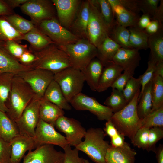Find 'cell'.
Segmentation results:
<instances>
[{
	"label": "cell",
	"mask_w": 163,
	"mask_h": 163,
	"mask_svg": "<svg viewBox=\"0 0 163 163\" xmlns=\"http://www.w3.org/2000/svg\"><path fill=\"white\" fill-rule=\"evenodd\" d=\"M34 97V93L29 85L18 75H15L6 104L7 109L6 113L16 121Z\"/></svg>",
	"instance_id": "1"
},
{
	"label": "cell",
	"mask_w": 163,
	"mask_h": 163,
	"mask_svg": "<svg viewBox=\"0 0 163 163\" xmlns=\"http://www.w3.org/2000/svg\"><path fill=\"white\" fill-rule=\"evenodd\" d=\"M139 90L132 99L123 109L113 113L110 120L119 133L128 137L131 141L139 129V118L137 107Z\"/></svg>",
	"instance_id": "2"
},
{
	"label": "cell",
	"mask_w": 163,
	"mask_h": 163,
	"mask_svg": "<svg viewBox=\"0 0 163 163\" xmlns=\"http://www.w3.org/2000/svg\"><path fill=\"white\" fill-rule=\"evenodd\" d=\"M104 131L99 128H90L86 130L82 141L75 148L86 154L95 163H106L105 156L110 145L104 140Z\"/></svg>",
	"instance_id": "3"
},
{
	"label": "cell",
	"mask_w": 163,
	"mask_h": 163,
	"mask_svg": "<svg viewBox=\"0 0 163 163\" xmlns=\"http://www.w3.org/2000/svg\"><path fill=\"white\" fill-rule=\"evenodd\" d=\"M33 52L37 57L33 69H41L55 74L71 67L67 54L54 43H51L40 50Z\"/></svg>",
	"instance_id": "4"
},
{
	"label": "cell",
	"mask_w": 163,
	"mask_h": 163,
	"mask_svg": "<svg viewBox=\"0 0 163 163\" xmlns=\"http://www.w3.org/2000/svg\"><path fill=\"white\" fill-rule=\"evenodd\" d=\"M58 47L67 54L71 67L80 70L97 56V48L87 39H80L75 43Z\"/></svg>",
	"instance_id": "5"
},
{
	"label": "cell",
	"mask_w": 163,
	"mask_h": 163,
	"mask_svg": "<svg viewBox=\"0 0 163 163\" xmlns=\"http://www.w3.org/2000/svg\"><path fill=\"white\" fill-rule=\"evenodd\" d=\"M89 14L87 26L88 39L97 48L107 37H109L113 26L104 20L97 0H89Z\"/></svg>",
	"instance_id": "6"
},
{
	"label": "cell",
	"mask_w": 163,
	"mask_h": 163,
	"mask_svg": "<svg viewBox=\"0 0 163 163\" xmlns=\"http://www.w3.org/2000/svg\"><path fill=\"white\" fill-rule=\"evenodd\" d=\"M54 80L69 103L73 97L81 92L85 81L81 71L72 67L54 74Z\"/></svg>",
	"instance_id": "7"
},
{
	"label": "cell",
	"mask_w": 163,
	"mask_h": 163,
	"mask_svg": "<svg viewBox=\"0 0 163 163\" xmlns=\"http://www.w3.org/2000/svg\"><path fill=\"white\" fill-rule=\"evenodd\" d=\"M37 27L59 47L75 43L80 39L62 26L57 18L43 20Z\"/></svg>",
	"instance_id": "8"
},
{
	"label": "cell",
	"mask_w": 163,
	"mask_h": 163,
	"mask_svg": "<svg viewBox=\"0 0 163 163\" xmlns=\"http://www.w3.org/2000/svg\"><path fill=\"white\" fill-rule=\"evenodd\" d=\"M53 72L39 68H34L20 72L17 74L31 88L35 97L41 100L51 82L54 80Z\"/></svg>",
	"instance_id": "9"
},
{
	"label": "cell",
	"mask_w": 163,
	"mask_h": 163,
	"mask_svg": "<svg viewBox=\"0 0 163 163\" xmlns=\"http://www.w3.org/2000/svg\"><path fill=\"white\" fill-rule=\"evenodd\" d=\"M53 6L51 1L28 0L20 8L24 14L30 17L34 26L37 27L43 20L56 18Z\"/></svg>",
	"instance_id": "10"
},
{
	"label": "cell",
	"mask_w": 163,
	"mask_h": 163,
	"mask_svg": "<svg viewBox=\"0 0 163 163\" xmlns=\"http://www.w3.org/2000/svg\"><path fill=\"white\" fill-rule=\"evenodd\" d=\"M69 103L76 110H88L101 121L110 119L113 114L110 108L100 104L95 98L81 92L73 97Z\"/></svg>",
	"instance_id": "11"
},
{
	"label": "cell",
	"mask_w": 163,
	"mask_h": 163,
	"mask_svg": "<svg viewBox=\"0 0 163 163\" xmlns=\"http://www.w3.org/2000/svg\"><path fill=\"white\" fill-rule=\"evenodd\" d=\"M40 100L34 97L15 121L20 135L34 137L35 129L40 119L39 108Z\"/></svg>",
	"instance_id": "12"
},
{
	"label": "cell",
	"mask_w": 163,
	"mask_h": 163,
	"mask_svg": "<svg viewBox=\"0 0 163 163\" xmlns=\"http://www.w3.org/2000/svg\"><path fill=\"white\" fill-rule=\"evenodd\" d=\"M54 127L65 134L69 145L75 147L82 141L86 132L78 121L64 115L60 116L56 120Z\"/></svg>",
	"instance_id": "13"
},
{
	"label": "cell",
	"mask_w": 163,
	"mask_h": 163,
	"mask_svg": "<svg viewBox=\"0 0 163 163\" xmlns=\"http://www.w3.org/2000/svg\"><path fill=\"white\" fill-rule=\"evenodd\" d=\"M33 139L36 148L41 145L49 144L64 149L69 145L65 136L57 132L54 126L40 119L35 129Z\"/></svg>",
	"instance_id": "14"
},
{
	"label": "cell",
	"mask_w": 163,
	"mask_h": 163,
	"mask_svg": "<svg viewBox=\"0 0 163 163\" xmlns=\"http://www.w3.org/2000/svg\"><path fill=\"white\" fill-rule=\"evenodd\" d=\"M30 150L23 163H63L64 152L56 150L54 145L44 144Z\"/></svg>",
	"instance_id": "15"
},
{
	"label": "cell",
	"mask_w": 163,
	"mask_h": 163,
	"mask_svg": "<svg viewBox=\"0 0 163 163\" xmlns=\"http://www.w3.org/2000/svg\"><path fill=\"white\" fill-rule=\"evenodd\" d=\"M55 7L59 23L70 29L78 11L81 1L79 0H52Z\"/></svg>",
	"instance_id": "16"
},
{
	"label": "cell",
	"mask_w": 163,
	"mask_h": 163,
	"mask_svg": "<svg viewBox=\"0 0 163 163\" xmlns=\"http://www.w3.org/2000/svg\"><path fill=\"white\" fill-rule=\"evenodd\" d=\"M139 50L135 49L120 48L114 56L113 62L123 70L134 73L141 59Z\"/></svg>",
	"instance_id": "17"
},
{
	"label": "cell",
	"mask_w": 163,
	"mask_h": 163,
	"mask_svg": "<svg viewBox=\"0 0 163 163\" xmlns=\"http://www.w3.org/2000/svg\"><path fill=\"white\" fill-rule=\"evenodd\" d=\"M136 152L126 142L121 146L110 145L105 156L106 163H134Z\"/></svg>",
	"instance_id": "18"
},
{
	"label": "cell",
	"mask_w": 163,
	"mask_h": 163,
	"mask_svg": "<svg viewBox=\"0 0 163 163\" xmlns=\"http://www.w3.org/2000/svg\"><path fill=\"white\" fill-rule=\"evenodd\" d=\"M9 142L11 147L10 163H20L27 151L36 148L33 138L21 135Z\"/></svg>",
	"instance_id": "19"
},
{
	"label": "cell",
	"mask_w": 163,
	"mask_h": 163,
	"mask_svg": "<svg viewBox=\"0 0 163 163\" xmlns=\"http://www.w3.org/2000/svg\"><path fill=\"white\" fill-rule=\"evenodd\" d=\"M89 14V0L83 1L70 29L80 39H88L87 26Z\"/></svg>",
	"instance_id": "20"
},
{
	"label": "cell",
	"mask_w": 163,
	"mask_h": 163,
	"mask_svg": "<svg viewBox=\"0 0 163 163\" xmlns=\"http://www.w3.org/2000/svg\"><path fill=\"white\" fill-rule=\"evenodd\" d=\"M123 70L121 67L113 62L105 66L103 69L96 91L102 92L111 87Z\"/></svg>",
	"instance_id": "21"
},
{
	"label": "cell",
	"mask_w": 163,
	"mask_h": 163,
	"mask_svg": "<svg viewBox=\"0 0 163 163\" xmlns=\"http://www.w3.org/2000/svg\"><path fill=\"white\" fill-rule=\"evenodd\" d=\"M23 40L28 41L30 46L29 49L32 52L40 50L51 44L50 39L39 28L34 26L31 30L24 34Z\"/></svg>",
	"instance_id": "22"
},
{
	"label": "cell",
	"mask_w": 163,
	"mask_h": 163,
	"mask_svg": "<svg viewBox=\"0 0 163 163\" xmlns=\"http://www.w3.org/2000/svg\"><path fill=\"white\" fill-rule=\"evenodd\" d=\"M63 110L54 104L43 98L39 108L40 119L54 127L56 120L64 115Z\"/></svg>",
	"instance_id": "23"
},
{
	"label": "cell",
	"mask_w": 163,
	"mask_h": 163,
	"mask_svg": "<svg viewBox=\"0 0 163 163\" xmlns=\"http://www.w3.org/2000/svg\"><path fill=\"white\" fill-rule=\"evenodd\" d=\"M44 99L62 110H69L72 107L66 99L58 84L54 80L50 83L44 93Z\"/></svg>",
	"instance_id": "24"
},
{
	"label": "cell",
	"mask_w": 163,
	"mask_h": 163,
	"mask_svg": "<svg viewBox=\"0 0 163 163\" xmlns=\"http://www.w3.org/2000/svg\"><path fill=\"white\" fill-rule=\"evenodd\" d=\"M32 69L23 65L10 55L3 48H0V74L10 73L17 75Z\"/></svg>",
	"instance_id": "25"
},
{
	"label": "cell",
	"mask_w": 163,
	"mask_h": 163,
	"mask_svg": "<svg viewBox=\"0 0 163 163\" xmlns=\"http://www.w3.org/2000/svg\"><path fill=\"white\" fill-rule=\"evenodd\" d=\"M103 66L98 59H93L85 68L81 70L85 81L93 91H96Z\"/></svg>",
	"instance_id": "26"
},
{
	"label": "cell",
	"mask_w": 163,
	"mask_h": 163,
	"mask_svg": "<svg viewBox=\"0 0 163 163\" xmlns=\"http://www.w3.org/2000/svg\"><path fill=\"white\" fill-rule=\"evenodd\" d=\"M148 44L150 50V59L156 63L163 62V25L155 33L149 35Z\"/></svg>",
	"instance_id": "27"
},
{
	"label": "cell",
	"mask_w": 163,
	"mask_h": 163,
	"mask_svg": "<svg viewBox=\"0 0 163 163\" xmlns=\"http://www.w3.org/2000/svg\"><path fill=\"white\" fill-rule=\"evenodd\" d=\"M120 46L109 37H107L97 48V57L103 66L113 62V58Z\"/></svg>",
	"instance_id": "28"
},
{
	"label": "cell",
	"mask_w": 163,
	"mask_h": 163,
	"mask_svg": "<svg viewBox=\"0 0 163 163\" xmlns=\"http://www.w3.org/2000/svg\"><path fill=\"white\" fill-rule=\"evenodd\" d=\"M20 135L15 122L6 113L0 111V138L9 142L13 138Z\"/></svg>",
	"instance_id": "29"
},
{
	"label": "cell",
	"mask_w": 163,
	"mask_h": 163,
	"mask_svg": "<svg viewBox=\"0 0 163 163\" xmlns=\"http://www.w3.org/2000/svg\"><path fill=\"white\" fill-rule=\"evenodd\" d=\"M111 6L118 24L126 28L137 25L140 17L139 14L129 11L119 4Z\"/></svg>",
	"instance_id": "30"
},
{
	"label": "cell",
	"mask_w": 163,
	"mask_h": 163,
	"mask_svg": "<svg viewBox=\"0 0 163 163\" xmlns=\"http://www.w3.org/2000/svg\"><path fill=\"white\" fill-rule=\"evenodd\" d=\"M151 85V80L145 85L142 94L139 96L137 110L140 119L143 118L151 112L152 107Z\"/></svg>",
	"instance_id": "31"
},
{
	"label": "cell",
	"mask_w": 163,
	"mask_h": 163,
	"mask_svg": "<svg viewBox=\"0 0 163 163\" xmlns=\"http://www.w3.org/2000/svg\"><path fill=\"white\" fill-rule=\"evenodd\" d=\"M151 81L152 112L163 106V78L154 73Z\"/></svg>",
	"instance_id": "32"
},
{
	"label": "cell",
	"mask_w": 163,
	"mask_h": 163,
	"mask_svg": "<svg viewBox=\"0 0 163 163\" xmlns=\"http://www.w3.org/2000/svg\"><path fill=\"white\" fill-rule=\"evenodd\" d=\"M129 41L132 49L146 50L149 48L148 41L149 35L137 25L129 27Z\"/></svg>",
	"instance_id": "33"
},
{
	"label": "cell",
	"mask_w": 163,
	"mask_h": 163,
	"mask_svg": "<svg viewBox=\"0 0 163 163\" xmlns=\"http://www.w3.org/2000/svg\"><path fill=\"white\" fill-rule=\"evenodd\" d=\"M11 25L5 15L0 16V41L13 40L20 43L23 35Z\"/></svg>",
	"instance_id": "34"
},
{
	"label": "cell",
	"mask_w": 163,
	"mask_h": 163,
	"mask_svg": "<svg viewBox=\"0 0 163 163\" xmlns=\"http://www.w3.org/2000/svg\"><path fill=\"white\" fill-rule=\"evenodd\" d=\"M15 75L10 73L0 74V111L6 113V104L10 91L12 80Z\"/></svg>",
	"instance_id": "35"
},
{
	"label": "cell",
	"mask_w": 163,
	"mask_h": 163,
	"mask_svg": "<svg viewBox=\"0 0 163 163\" xmlns=\"http://www.w3.org/2000/svg\"><path fill=\"white\" fill-rule=\"evenodd\" d=\"M129 35L128 29L118 24L116 21L112 27L109 37L121 47L132 49L129 43Z\"/></svg>",
	"instance_id": "36"
},
{
	"label": "cell",
	"mask_w": 163,
	"mask_h": 163,
	"mask_svg": "<svg viewBox=\"0 0 163 163\" xmlns=\"http://www.w3.org/2000/svg\"><path fill=\"white\" fill-rule=\"evenodd\" d=\"M104 104L110 108L113 113L121 110L128 104L122 91L112 88L111 95L104 102Z\"/></svg>",
	"instance_id": "37"
},
{
	"label": "cell",
	"mask_w": 163,
	"mask_h": 163,
	"mask_svg": "<svg viewBox=\"0 0 163 163\" xmlns=\"http://www.w3.org/2000/svg\"><path fill=\"white\" fill-rule=\"evenodd\" d=\"M139 128L150 129L158 127L163 128V106L140 119Z\"/></svg>",
	"instance_id": "38"
},
{
	"label": "cell",
	"mask_w": 163,
	"mask_h": 163,
	"mask_svg": "<svg viewBox=\"0 0 163 163\" xmlns=\"http://www.w3.org/2000/svg\"><path fill=\"white\" fill-rule=\"evenodd\" d=\"M5 16L12 26L22 34L27 33L35 26L31 21L26 19L18 14L14 13Z\"/></svg>",
	"instance_id": "39"
},
{
	"label": "cell",
	"mask_w": 163,
	"mask_h": 163,
	"mask_svg": "<svg viewBox=\"0 0 163 163\" xmlns=\"http://www.w3.org/2000/svg\"><path fill=\"white\" fill-rule=\"evenodd\" d=\"M3 49L11 56L18 60L28 49L26 45H22L13 40L4 42Z\"/></svg>",
	"instance_id": "40"
},
{
	"label": "cell",
	"mask_w": 163,
	"mask_h": 163,
	"mask_svg": "<svg viewBox=\"0 0 163 163\" xmlns=\"http://www.w3.org/2000/svg\"><path fill=\"white\" fill-rule=\"evenodd\" d=\"M141 86L139 78H136L132 76L128 80L122 91L123 95L128 103L140 90Z\"/></svg>",
	"instance_id": "41"
},
{
	"label": "cell",
	"mask_w": 163,
	"mask_h": 163,
	"mask_svg": "<svg viewBox=\"0 0 163 163\" xmlns=\"http://www.w3.org/2000/svg\"><path fill=\"white\" fill-rule=\"evenodd\" d=\"M149 129L142 128L137 130L131 141L134 146L147 150L148 145Z\"/></svg>",
	"instance_id": "42"
},
{
	"label": "cell",
	"mask_w": 163,
	"mask_h": 163,
	"mask_svg": "<svg viewBox=\"0 0 163 163\" xmlns=\"http://www.w3.org/2000/svg\"><path fill=\"white\" fill-rule=\"evenodd\" d=\"M160 0H138L139 8L143 14L149 16L151 19L154 17Z\"/></svg>",
	"instance_id": "43"
},
{
	"label": "cell",
	"mask_w": 163,
	"mask_h": 163,
	"mask_svg": "<svg viewBox=\"0 0 163 163\" xmlns=\"http://www.w3.org/2000/svg\"><path fill=\"white\" fill-rule=\"evenodd\" d=\"M163 138V128L155 127L149 129L148 145L147 151L154 152L156 144Z\"/></svg>",
	"instance_id": "44"
},
{
	"label": "cell",
	"mask_w": 163,
	"mask_h": 163,
	"mask_svg": "<svg viewBox=\"0 0 163 163\" xmlns=\"http://www.w3.org/2000/svg\"><path fill=\"white\" fill-rule=\"evenodd\" d=\"M101 13L106 22L112 26L116 23L111 7L108 0H97Z\"/></svg>",
	"instance_id": "45"
},
{
	"label": "cell",
	"mask_w": 163,
	"mask_h": 163,
	"mask_svg": "<svg viewBox=\"0 0 163 163\" xmlns=\"http://www.w3.org/2000/svg\"><path fill=\"white\" fill-rule=\"evenodd\" d=\"M156 63L149 59L148 62V67L145 72L139 78L140 79L141 90L139 96L142 93L145 85L151 80L154 75Z\"/></svg>",
	"instance_id": "46"
},
{
	"label": "cell",
	"mask_w": 163,
	"mask_h": 163,
	"mask_svg": "<svg viewBox=\"0 0 163 163\" xmlns=\"http://www.w3.org/2000/svg\"><path fill=\"white\" fill-rule=\"evenodd\" d=\"M68 145L63 149L64 157L63 163H83V158L80 157L79 151L76 148L72 149Z\"/></svg>",
	"instance_id": "47"
},
{
	"label": "cell",
	"mask_w": 163,
	"mask_h": 163,
	"mask_svg": "<svg viewBox=\"0 0 163 163\" xmlns=\"http://www.w3.org/2000/svg\"><path fill=\"white\" fill-rule=\"evenodd\" d=\"M110 6L117 4L120 5L124 8L136 14L141 11L139 7L138 0H108Z\"/></svg>",
	"instance_id": "48"
},
{
	"label": "cell",
	"mask_w": 163,
	"mask_h": 163,
	"mask_svg": "<svg viewBox=\"0 0 163 163\" xmlns=\"http://www.w3.org/2000/svg\"><path fill=\"white\" fill-rule=\"evenodd\" d=\"M11 153L10 142L0 138V163H10Z\"/></svg>",
	"instance_id": "49"
},
{
	"label": "cell",
	"mask_w": 163,
	"mask_h": 163,
	"mask_svg": "<svg viewBox=\"0 0 163 163\" xmlns=\"http://www.w3.org/2000/svg\"><path fill=\"white\" fill-rule=\"evenodd\" d=\"M134 73L129 71H124L116 79L112 85V88H115L122 91L127 82L129 79L133 76Z\"/></svg>",
	"instance_id": "50"
},
{
	"label": "cell",
	"mask_w": 163,
	"mask_h": 163,
	"mask_svg": "<svg viewBox=\"0 0 163 163\" xmlns=\"http://www.w3.org/2000/svg\"><path fill=\"white\" fill-rule=\"evenodd\" d=\"M37 59V57L35 53L28 49L22 55L18 61L23 65L32 68V66Z\"/></svg>",
	"instance_id": "51"
},
{
	"label": "cell",
	"mask_w": 163,
	"mask_h": 163,
	"mask_svg": "<svg viewBox=\"0 0 163 163\" xmlns=\"http://www.w3.org/2000/svg\"><path fill=\"white\" fill-rule=\"evenodd\" d=\"M103 130L105 135L109 136L110 138L115 136L119 133L110 119L106 122Z\"/></svg>",
	"instance_id": "52"
},
{
	"label": "cell",
	"mask_w": 163,
	"mask_h": 163,
	"mask_svg": "<svg viewBox=\"0 0 163 163\" xmlns=\"http://www.w3.org/2000/svg\"><path fill=\"white\" fill-rule=\"evenodd\" d=\"M124 137L123 135L119 133L115 136L110 138V145L114 147L123 146L126 142H125Z\"/></svg>",
	"instance_id": "53"
},
{
	"label": "cell",
	"mask_w": 163,
	"mask_h": 163,
	"mask_svg": "<svg viewBox=\"0 0 163 163\" xmlns=\"http://www.w3.org/2000/svg\"><path fill=\"white\" fill-rule=\"evenodd\" d=\"M157 20H152L145 30L149 35L152 34L156 32L161 26Z\"/></svg>",
	"instance_id": "54"
},
{
	"label": "cell",
	"mask_w": 163,
	"mask_h": 163,
	"mask_svg": "<svg viewBox=\"0 0 163 163\" xmlns=\"http://www.w3.org/2000/svg\"><path fill=\"white\" fill-rule=\"evenodd\" d=\"M5 0H0V16L8 15L14 13Z\"/></svg>",
	"instance_id": "55"
},
{
	"label": "cell",
	"mask_w": 163,
	"mask_h": 163,
	"mask_svg": "<svg viewBox=\"0 0 163 163\" xmlns=\"http://www.w3.org/2000/svg\"><path fill=\"white\" fill-rule=\"evenodd\" d=\"M160 2L159 5L158 6L155 15L152 20H157L160 25H163V0H161Z\"/></svg>",
	"instance_id": "56"
},
{
	"label": "cell",
	"mask_w": 163,
	"mask_h": 163,
	"mask_svg": "<svg viewBox=\"0 0 163 163\" xmlns=\"http://www.w3.org/2000/svg\"><path fill=\"white\" fill-rule=\"evenodd\" d=\"M151 18L147 15L143 14L139 17L137 26L140 28L145 29L151 21Z\"/></svg>",
	"instance_id": "57"
},
{
	"label": "cell",
	"mask_w": 163,
	"mask_h": 163,
	"mask_svg": "<svg viewBox=\"0 0 163 163\" xmlns=\"http://www.w3.org/2000/svg\"><path fill=\"white\" fill-rule=\"evenodd\" d=\"M28 0H5L10 7L13 9L15 8L20 7Z\"/></svg>",
	"instance_id": "58"
},
{
	"label": "cell",
	"mask_w": 163,
	"mask_h": 163,
	"mask_svg": "<svg viewBox=\"0 0 163 163\" xmlns=\"http://www.w3.org/2000/svg\"><path fill=\"white\" fill-rule=\"evenodd\" d=\"M154 152L156 154V157L158 163H163V145L160 144L156 148Z\"/></svg>",
	"instance_id": "59"
},
{
	"label": "cell",
	"mask_w": 163,
	"mask_h": 163,
	"mask_svg": "<svg viewBox=\"0 0 163 163\" xmlns=\"http://www.w3.org/2000/svg\"><path fill=\"white\" fill-rule=\"evenodd\" d=\"M154 73L163 78V62L156 63Z\"/></svg>",
	"instance_id": "60"
},
{
	"label": "cell",
	"mask_w": 163,
	"mask_h": 163,
	"mask_svg": "<svg viewBox=\"0 0 163 163\" xmlns=\"http://www.w3.org/2000/svg\"><path fill=\"white\" fill-rule=\"evenodd\" d=\"M83 163H92L89 162L88 160L83 158Z\"/></svg>",
	"instance_id": "61"
},
{
	"label": "cell",
	"mask_w": 163,
	"mask_h": 163,
	"mask_svg": "<svg viewBox=\"0 0 163 163\" xmlns=\"http://www.w3.org/2000/svg\"><path fill=\"white\" fill-rule=\"evenodd\" d=\"M4 42L0 41V48H3Z\"/></svg>",
	"instance_id": "62"
}]
</instances>
